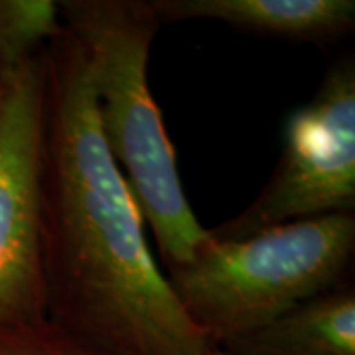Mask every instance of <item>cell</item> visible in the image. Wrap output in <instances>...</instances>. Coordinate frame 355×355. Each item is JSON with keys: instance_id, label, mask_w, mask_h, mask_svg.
<instances>
[{"instance_id": "6da1fadb", "label": "cell", "mask_w": 355, "mask_h": 355, "mask_svg": "<svg viewBox=\"0 0 355 355\" xmlns=\"http://www.w3.org/2000/svg\"><path fill=\"white\" fill-rule=\"evenodd\" d=\"M42 272L51 324L109 355H205L170 288L139 205L103 142L77 40L42 50Z\"/></svg>"}, {"instance_id": "7a4b0ae2", "label": "cell", "mask_w": 355, "mask_h": 355, "mask_svg": "<svg viewBox=\"0 0 355 355\" xmlns=\"http://www.w3.org/2000/svg\"><path fill=\"white\" fill-rule=\"evenodd\" d=\"M64 28L81 46L103 142L164 266L184 265L209 239L182 186L176 148L148 83L160 30L153 0H64Z\"/></svg>"}, {"instance_id": "3957f363", "label": "cell", "mask_w": 355, "mask_h": 355, "mask_svg": "<svg viewBox=\"0 0 355 355\" xmlns=\"http://www.w3.org/2000/svg\"><path fill=\"white\" fill-rule=\"evenodd\" d=\"M354 251L355 216L331 214L239 241L209 237L164 277L186 316L219 347L340 286Z\"/></svg>"}, {"instance_id": "277c9868", "label": "cell", "mask_w": 355, "mask_h": 355, "mask_svg": "<svg viewBox=\"0 0 355 355\" xmlns=\"http://www.w3.org/2000/svg\"><path fill=\"white\" fill-rule=\"evenodd\" d=\"M354 209L355 65L349 58L330 67L316 95L288 114L279 164L263 190L207 233L216 241H239L282 223Z\"/></svg>"}, {"instance_id": "5b68a950", "label": "cell", "mask_w": 355, "mask_h": 355, "mask_svg": "<svg viewBox=\"0 0 355 355\" xmlns=\"http://www.w3.org/2000/svg\"><path fill=\"white\" fill-rule=\"evenodd\" d=\"M42 51L0 69V326L48 320L42 272Z\"/></svg>"}, {"instance_id": "8992f818", "label": "cell", "mask_w": 355, "mask_h": 355, "mask_svg": "<svg viewBox=\"0 0 355 355\" xmlns=\"http://www.w3.org/2000/svg\"><path fill=\"white\" fill-rule=\"evenodd\" d=\"M160 24L217 20L247 32L328 42L354 30V0H153Z\"/></svg>"}, {"instance_id": "52a82bcc", "label": "cell", "mask_w": 355, "mask_h": 355, "mask_svg": "<svg viewBox=\"0 0 355 355\" xmlns=\"http://www.w3.org/2000/svg\"><path fill=\"white\" fill-rule=\"evenodd\" d=\"M217 349L225 355H355V291L340 284Z\"/></svg>"}, {"instance_id": "ba28073f", "label": "cell", "mask_w": 355, "mask_h": 355, "mask_svg": "<svg viewBox=\"0 0 355 355\" xmlns=\"http://www.w3.org/2000/svg\"><path fill=\"white\" fill-rule=\"evenodd\" d=\"M62 32L60 2L0 0V69L38 55Z\"/></svg>"}, {"instance_id": "9c48e42d", "label": "cell", "mask_w": 355, "mask_h": 355, "mask_svg": "<svg viewBox=\"0 0 355 355\" xmlns=\"http://www.w3.org/2000/svg\"><path fill=\"white\" fill-rule=\"evenodd\" d=\"M0 355H109L73 338L50 320L0 326Z\"/></svg>"}, {"instance_id": "30bf717a", "label": "cell", "mask_w": 355, "mask_h": 355, "mask_svg": "<svg viewBox=\"0 0 355 355\" xmlns=\"http://www.w3.org/2000/svg\"><path fill=\"white\" fill-rule=\"evenodd\" d=\"M205 355H225V354H223L221 349H217V347H216V349H211L209 354H205Z\"/></svg>"}]
</instances>
